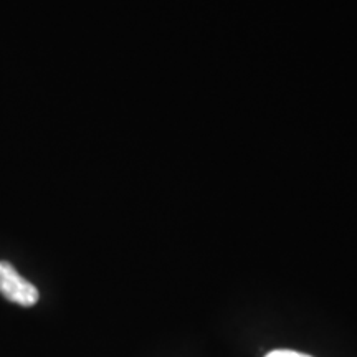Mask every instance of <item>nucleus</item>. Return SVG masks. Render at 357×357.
Segmentation results:
<instances>
[{"label": "nucleus", "mask_w": 357, "mask_h": 357, "mask_svg": "<svg viewBox=\"0 0 357 357\" xmlns=\"http://www.w3.org/2000/svg\"><path fill=\"white\" fill-rule=\"evenodd\" d=\"M0 293L20 306H33L40 296L38 289L7 261H0Z\"/></svg>", "instance_id": "f257e3e1"}, {"label": "nucleus", "mask_w": 357, "mask_h": 357, "mask_svg": "<svg viewBox=\"0 0 357 357\" xmlns=\"http://www.w3.org/2000/svg\"><path fill=\"white\" fill-rule=\"evenodd\" d=\"M265 357H312V356H307V354H303V352H298V351H289V349H276V351H271L268 352Z\"/></svg>", "instance_id": "f03ea898"}]
</instances>
